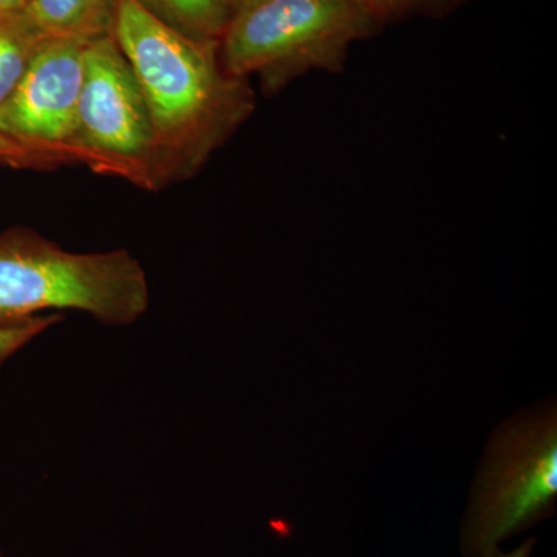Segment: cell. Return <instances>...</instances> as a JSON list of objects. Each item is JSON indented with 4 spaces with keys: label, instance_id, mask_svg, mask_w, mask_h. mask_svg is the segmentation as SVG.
Listing matches in <instances>:
<instances>
[{
    "label": "cell",
    "instance_id": "10",
    "mask_svg": "<svg viewBox=\"0 0 557 557\" xmlns=\"http://www.w3.org/2000/svg\"><path fill=\"white\" fill-rule=\"evenodd\" d=\"M372 11L380 24L391 20H399L410 14H424V16H440L445 11L456 9L467 0H362Z\"/></svg>",
    "mask_w": 557,
    "mask_h": 557
},
{
    "label": "cell",
    "instance_id": "14",
    "mask_svg": "<svg viewBox=\"0 0 557 557\" xmlns=\"http://www.w3.org/2000/svg\"><path fill=\"white\" fill-rule=\"evenodd\" d=\"M27 3L28 0H0V21L20 14Z\"/></svg>",
    "mask_w": 557,
    "mask_h": 557
},
{
    "label": "cell",
    "instance_id": "4",
    "mask_svg": "<svg viewBox=\"0 0 557 557\" xmlns=\"http://www.w3.org/2000/svg\"><path fill=\"white\" fill-rule=\"evenodd\" d=\"M557 497V418L533 410L494 432L461 531L465 557H487L502 542L549 518Z\"/></svg>",
    "mask_w": 557,
    "mask_h": 557
},
{
    "label": "cell",
    "instance_id": "15",
    "mask_svg": "<svg viewBox=\"0 0 557 557\" xmlns=\"http://www.w3.org/2000/svg\"><path fill=\"white\" fill-rule=\"evenodd\" d=\"M234 2V14L242 9L252 5V3L260 2V0H233Z\"/></svg>",
    "mask_w": 557,
    "mask_h": 557
},
{
    "label": "cell",
    "instance_id": "7",
    "mask_svg": "<svg viewBox=\"0 0 557 557\" xmlns=\"http://www.w3.org/2000/svg\"><path fill=\"white\" fill-rule=\"evenodd\" d=\"M21 13L46 40L89 44L113 35L116 0H28Z\"/></svg>",
    "mask_w": 557,
    "mask_h": 557
},
{
    "label": "cell",
    "instance_id": "5",
    "mask_svg": "<svg viewBox=\"0 0 557 557\" xmlns=\"http://www.w3.org/2000/svg\"><path fill=\"white\" fill-rule=\"evenodd\" d=\"M73 161L139 188H161L148 104L113 35L84 49Z\"/></svg>",
    "mask_w": 557,
    "mask_h": 557
},
{
    "label": "cell",
    "instance_id": "16",
    "mask_svg": "<svg viewBox=\"0 0 557 557\" xmlns=\"http://www.w3.org/2000/svg\"><path fill=\"white\" fill-rule=\"evenodd\" d=\"M0 557H3L2 555H0Z\"/></svg>",
    "mask_w": 557,
    "mask_h": 557
},
{
    "label": "cell",
    "instance_id": "6",
    "mask_svg": "<svg viewBox=\"0 0 557 557\" xmlns=\"http://www.w3.org/2000/svg\"><path fill=\"white\" fill-rule=\"evenodd\" d=\"M84 49L81 40H46L0 104V132L27 150L32 166L73 161Z\"/></svg>",
    "mask_w": 557,
    "mask_h": 557
},
{
    "label": "cell",
    "instance_id": "1",
    "mask_svg": "<svg viewBox=\"0 0 557 557\" xmlns=\"http://www.w3.org/2000/svg\"><path fill=\"white\" fill-rule=\"evenodd\" d=\"M113 38L148 104L161 188L193 177L252 115L255 91L223 67L220 44L180 35L138 0H116Z\"/></svg>",
    "mask_w": 557,
    "mask_h": 557
},
{
    "label": "cell",
    "instance_id": "12",
    "mask_svg": "<svg viewBox=\"0 0 557 557\" xmlns=\"http://www.w3.org/2000/svg\"><path fill=\"white\" fill-rule=\"evenodd\" d=\"M0 161L13 164V166H32L30 156L22 148L20 143L14 141L0 132Z\"/></svg>",
    "mask_w": 557,
    "mask_h": 557
},
{
    "label": "cell",
    "instance_id": "3",
    "mask_svg": "<svg viewBox=\"0 0 557 557\" xmlns=\"http://www.w3.org/2000/svg\"><path fill=\"white\" fill-rule=\"evenodd\" d=\"M380 22L362 0H260L234 14L220 40L230 75H258L274 95L310 72L341 73Z\"/></svg>",
    "mask_w": 557,
    "mask_h": 557
},
{
    "label": "cell",
    "instance_id": "11",
    "mask_svg": "<svg viewBox=\"0 0 557 557\" xmlns=\"http://www.w3.org/2000/svg\"><path fill=\"white\" fill-rule=\"evenodd\" d=\"M61 321V314L53 313L25 319L14 324H0V368L5 364L7 359L42 335L51 325Z\"/></svg>",
    "mask_w": 557,
    "mask_h": 557
},
{
    "label": "cell",
    "instance_id": "8",
    "mask_svg": "<svg viewBox=\"0 0 557 557\" xmlns=\"http://www.w3.org/2000/svg\"><path fill=\"white\" fill-rule=\"evenodd\" d=\"M172 30L199 42L220 44L234 16L233 0H138Z\"/></svg>",
    "mask_w": 557,
    "mask_h": 557
},
{
    "label": "cell",
    "instance_id": "13",
    "mask_svg": "<svg viewBox=\"0 0 557 557\" xmlns=\"http://www.w3.org/2000/svg\"><path fill=\"white\" fill-rule=\"evenodd\" d=\"M534 542H536L534 537L527 539L520 547L512 549V552H502L500 548H497L487 557H530L531 552H533Z\"/></svg>",
    "mask_w": 557,
    "mask_h": 557
},
{
    "label": "cell",
    "instance_id": "2",
    "mask_svg": "<svg viewBox=\"0 0 557 557\" xmlns=\"http://www.w3.org/2000/svg\"><path fill=\"white\" fill-rule=\"evenodd\" d=\"M149 300L148 276L126 249L72 252L27 228L0 236V324L73 310L126 327Z\"/></svg>",
    "mask_w": 557,
    "mask_h": 557
},
{
    "label": "cell",
    "instance_id": "9",
    "mask_svg": "<svg viewBox=\"0 0 557 557\" xmlns=\"http://www.w3.org/2000/svg\"><path fill=\"white\" fill-rule=\"evenodd\" d=\"M46 39L24 14L0 21V104L13 94L33 57Z\"/></svg>",
    "mask_w": 557,
    "mask_h": 557
}]
</instances>
